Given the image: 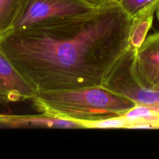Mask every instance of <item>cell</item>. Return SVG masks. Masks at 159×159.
<instances>
[{"mask_svg":"<svg viewBox=\"0 0 159 159\" xmlns=\"http://www.w3.org/2000/svg\"><path fill=\"white\" fill-rule=\"evenodd\" d=\"M130 24L117 2L11 30L0 37V50L35 93L100 86L129 48Z\"/></svg>","mask_w":159,"mask_h":159,"instance_id":"1","label":"cell"},{"mask_svg":"<svg viewBox=\"0 0 159 159\" xmlns=\"http://www.w3.org/2000/svg\"><path fill=\"white\" fill-rule=\"evenodd\" d=\"M40 113L86 123L124 115L136 104L102 85L62 91L36 92L32 99Z\"/></svg>","mask_w":159,"mask_h":159,"instance_id":"2","label":"cell"},{"mask_svg":"<svg viewBox=\"0 0 159 159\" xmlns=\"http://www.w3.org/2000/svg\"><path fill=\"white\" fill-rule=\"evenodd\" d=\"M98 9L87 0H26L24 9L12 29L24 28L43 22L84 16Z\"/></svg>","mask_w":159,"mask_h":159,"instance_id":"3","label":"cell"},{"mask_svg":"<svg viewBox=\"0 0 159 159\" xmlns=\"http://www.w3.org/2000/svg\"><path fill=\"white\" fill-rule=\"evenodd\" d=\"M133 50L129 49L112 68L102 86L132 100L136 105L159 107V89L140 86L132 74Z\"/></svg>","mask_w":159,"mask_h":159,"instance_id":"4","label":"cell"},{"mask_svg":"<svg viewBox=\"0 0 159 159\" xmlns=\"http://www.w3.org/2000/svg\"><path fill=\"white\" fill-rule=\"evenodd\" d=\"M132 74L140 86L159 89V32L147 37L133 53Z\"/></svg>","mask_w":159,"mask_h":159,"instance_id":"5","label":"cell"},{"mask_svg":"<svg viewBox=\"0 0 159 159\" xmlns=\"http://www.w3.org/2000/svg\"><path fill=\"white\" fill-rule=\"evenodd\" d=\"M35 92L0 50V104L32 100Z\"/></svg>","mask_w":159,"mask_h":159,"instance_id":"6","label":"cell"},{"mask_svg":"<svg viewBox=\"0 0 159 159\" xmlns=\"http://www.w3.org/2000/svg\"><path fill=\"white\" fill-rule=\"evenodd\" d=\"M0 127L10 128H61L84 129V125L41 113L39 115H0Z\"/></svg>","mask_w":159,"mask_h":159,"instance_id":"7","label":"cell"},{"mask_svg":"<svg viewBox=\"0 0 159 159\" xmlns=\"http://www.w3.org/2000/svg\"><path fill=\"white\" fill-rule=\"evenodd\" d=\"M156 9H149L131 19L129 32V48L134 51L138 49L144 40L152 26Z\"/></svg>","mask_w":159,"mask_h":159,"instance_id":"8","label":"cell"},{"mask_svg":"<svg viewBox=\"0 0 159 159\" xmlns=\"http://www.w3.org/2000/svg\"><path fill=\"white\" fill-rule=\"evenodd\" d=\"M26 0H0V37L15 26Z\"/></svg>","mask_w":159,"mask_h":159,"instance_id":"9","label":"cell"},{"mask_svg":"<svg viewBox=\"0 0 159 159\" xmlns=\"http://www.w3.org/2000/svg\"><path fill=\"white\" fill-rule=\"evenodd\" d=\"M118 5L130 19L149 9H156L159 0H118Z\"/></svg>","mask_w":159,"mask_h":159,"instance_id":"10","label":"cell"},{"mask_svg":"<svg viewBox=\"0 0 159 159\" xmlns=\"http://www.w3.org/2000/svg\"><path fill=\"white\" fill-rule=\"evenodd\" d=\"M84 127L86 129H127L128 122L123 115L94 122L86 123L84 124Z\"/></svg>","mask_w":159,"mask_h":159,"instance_id":"11","label":"cell"},{"mask_svg":"<svg viewBox=\"0 0 159 159\" xmlns=\"http://www.w3.org/2000/svg\"><path fill=\"white\" fill-rule=\"evenodd\" d=\"M97 7H104L118 2V0H87Z\"/></svg>","mask_w":159,"mask_h":159,"instance_id":"12","label":"cell"},{"mask_svg":"<svg viewBox=\"0 0 159 159\" xmlns=\"http://www.w3.org/2000/svg\"><path fill=\"white\" fill-rule=\"evenodd\" d=\"M156 13H157V20H158V21H159V6H158V7H157V10H156Z\"/></svg>","mask_w":159,"mask_h":159,"instance_id":"13","label":"cell"},{"mask_svg":"<svg viewBox=\"0 0 159 159\" xmlns=\"http://www.w3.org/2000/svg\"><path fill=\"white\" fill-rule=\"evenodd\" d=\"M157 109H158V112H159V107H157Z\"/></svg>","mask_w":159,"mask_h":159,"instance_id":"14","label":"cell"}]
</instances>
